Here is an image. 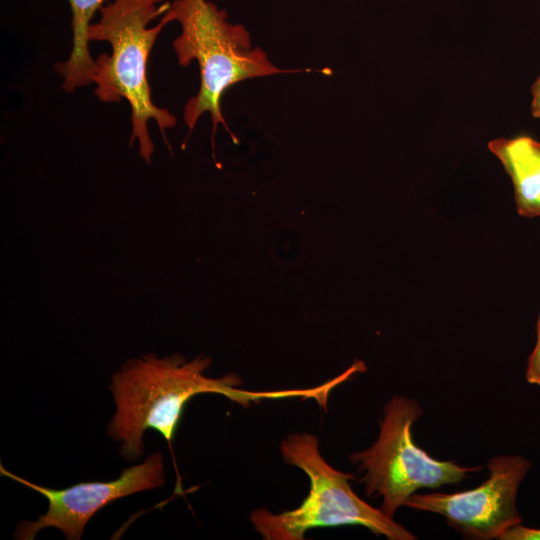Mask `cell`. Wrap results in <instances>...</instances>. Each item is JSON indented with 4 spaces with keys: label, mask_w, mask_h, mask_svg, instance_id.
<instances>
[{
    "label": "cell",
    "mask_w": 540,
    "mask_h": 540,
    "mask_svg": "<svg viewBox=\"0 0 540 540\" xmlns=\"http://www.w3.org/2000/svg\"><path fill=\"white\" fill-rule=\"evenodd\" d=\"M211 364L199 356L187 362L179 354L159 358L151 353L127 361L111 376L110 389L116 405L107 425L108 436L120 444V455L129 462L143 454L146 430L159 432L172 452V442L185 405L198 394H220L248 407L266 399L301 397L317 398L318 387L279 391L241 389V378L228 374L209 378L203 374Z\"/></svg>",
    "instance_id": "6da1fadb"
},
{
    "label": "cell",
    "mask_w": 540,
    "mask_h": 540,
    "mask_svg": "<svg viewBox=\"0 0 540 540\" xmlns=\"http://www.w3.org/2000/svg\"><path fill=\"white\" fill-rule=\"evenodd\" d=\"M162 2L111 0L100 8V20L90 25L88 33L90 41H107L112 47L110 55L103 53L94 60L95 95L107 103L120 102L123 98L128 101L132 122L130 145L138 140L140 156L148 164L154 151L148 121H156L166 143L165 130L176 124L174 115L152 102L147 79L151 48L162 29L171 22L164 14L156 26H148L169 10L171 4Z\"/></svg>",
    "instance_id": "7a4b0ae2"
},
{
    "label": "cell",
    "mask_w": 540,
    "mask_h": 540,
    "mask_svg": "<svg viewBox=\"0 0 540 540\" xmlns=\"http://www.w3.org/2000/svg\"><path fill=\"white\" fill-rule=\"evenodd\" d=\"M165 14L181 25V34L172 44L179 65L187 67L195 60L200 69L199 91L184 108L185 124L191 131L200 116L209 112L213 149L218 124L237 141L221 110L222 96L228 88L251 78L311 71L276 67L261 48H252L248 30L241 24L230 23L226 11L211 1L175 0Z\"/></svg>",
    "instance_id": "3957f363"
},
{
    "label": "cell",
    "mask_w": 540,
    "mask_h": 540,
    "mask_svg": "<svg viewBox=\"0 0 540 540\" xmlns=\"http://www.w3.org/2000/svg\"><path fill=\"white\" fill-rule=\"evenodd\" d=\"M286 464L302 470L310 482L309 493L293 510L275 514L258 508L250 515L255 531L265 540H302L308 530L341 525L364 526L389 540L417 537L393 517L360 498L352 489V474L332 467L322 456L318 438L292 433L281 441Z\"/></svg>",
    "instance_id": "277c9868"
},
{
    "label": "cell",
    "mask_w": 540,
    "mask_h": 540,
    "mask_svg": "<svg viewBox=\"0 0 540 540\" xmlns=\"http://www.w3.org/2000/svg\"><path fill=\"white\" fill-rule=\"evenodd\" d=\"M423 409L416 399L393 396L383 408L377 440L349 456L363 475L360 482L368 498L381 499L380 509L393 517L397 509L421 488H438L464 480L483 466L463 467L454 461L434 459L412 438V425Z\"/></svg>",
    "instance_id": "5b68a950"
},
{
    "label": "cell",
    "mask_w": 540,
    "mask_h": 540,
    "mask_svg": "<svg viewBox=\"0 0 540 540\" xmlns=\"http://www.w3.org/2000/svg\"><path fill=\"white\" fill-rule=\"evenodd\" d=\"M489 476L478 487L456 493L413 494L405 507L439 514L462 536L475 540L501 539L522 523L516 498L531 468L522 455H498L486 465Z\"/></svg>",
    "instance_id": "8992f818"
},
{
    "label": "cell",
    "mask_w": 540,
    "mask_h": 540,
    "mask_svg": "<svg viewBox=\"0 0 540 540\" xmlns=\"http://www.w3.org/2000/svg\"><path fill=\"white\" fill-rule=\"evenodd\" d=\"M0 474L44 496L47 512L37 520H23L16 526L14 538L33 540L46 528L60 530L68 540H80L88 521L114 500L134 493L162 487L165 466L161 452L153 453L137 465L124 469L111 481L81 482L63 489H53L26 480L0 466Z\"/></svg>",
    "instance_id": "52a82bcc"
},
{
    "label": "cell",
    "mask_w": 540,
    "mask_h": 540,
    "mask_svg": "<svg viewBox=\"0 0 540 540\" xmlns=\"http://www.w3.org/2000/svg\"><path fill=\"white\" fill-rule=\"evenodd\" d=\"M488 149L512 181L518 214L540 217V141L528 135L497 138L488 143Z\"/></svg>",
    "instance_id": "ba28073f"
},
{
    "label": "cell",
    "mask_w": 540,
    "mask_h": 540,
    "mask_svg": "<svg viewBox=\"0 0 540 540\" xmlns=\"http://www.w3.org/2000/svg\"><path fill=\"white\" fill-rule=\"evenodd\" d=\"M107 1L68 0L72 13L73 48L65 62L56 64V70L64 78L62 87L66 92L93 82L95 61L88 48L90 21Z\"/></svg>",
    "instance_id": "9c48e42d"
},
{
    "label": "cell",
    "mask_w": 540,
    "mask_h": 540,
    "mask_svg": "<svg viewBox=\"0 0 540 540\" xmlns=\"http://www.w3.org/2000/svg\"><path fill=\"white\" fill-rule=\"evenodd\" d=\"M536 343L527 359L525 377L532 385L540 387V314L536 324Z\"/></svg>",
    "instance_id": "30bf717a"
},
{
    "label": "cell",
    "mask_w": 540,
    "mask_h": 540,
    "mask_svg": "<svg viewBox=\"0 0 540 540\" xmlns=\"http://www.w3.org/2000/svg\"><path fill=\"white\" fill-rule=\"evenodd\" d=\"M501 540H540V529L519 524L505 532Z\"/></svg>",
    "instance_id": "8fae6325"
},
{
    "label": "cell",
    "mask_w": 540,
    "mask_h": 540,
    "mask_svg": "<svg viewBox=\"0 0 540 540\" xmlns=\"http://www.w3.org/2000/svg\"><path fill=\"white\" fill-rule=\"evenodd\" d=\"M531 94V113L533 117L540 120V74L532 84Z\"/></svg>",
    "instance_id": "7c38bea8"
}]
</instances>
